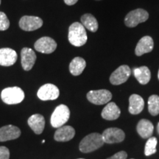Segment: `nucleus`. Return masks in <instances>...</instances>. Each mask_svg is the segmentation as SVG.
<instances>
[{
    "instance_id": "f257e3e1",
    "label": "nucleus",
    "mask_w": 159,
    "mask_h": 159,
    "mask_svg": "<svg viewBox=\"0 0 159 159\" xmlns=\"http://www.w3.org/2000/svg\"><path fill=\"white\" fill-rule=\"evenodd\" d=\"M69 43L75 47H82L87 42L88 37L85 28L81 23L74 22L69 28Z\"/></svg>"
},
{
    "instance_id": "f03ea898",
    "label": "nucleus",
    "mask_w": 159,
    "mask_h": 159,
    "mask_svg": "<svg viewBox=\"0 0 159 159\" xmlns=\"http://www.w3.org/2000/svg\"><path fill=\"white\" fill-rule=\"evenodd\" d=\"M105 144L102 135L93 133L87 135L82 139L79 145L80 150L84 153L93 152L100 148Z\"/></svg>"
},
{
    "instance_id": "7ed1b4c3",
    "label": "nucleus",
    "mask_w": 159,
    "mask_h": 159,
    "mask_svg": "<svg viewBox=\"0 0 159 159\" xmlns=\"http://www.w3.org/2000/svg\"><path fill=\"white\" fill-rule=\"evenodd\" d=\"M1 98L7 105L19 104L25 99V92L19 87H8L2 91Z\"/></svg>"
},
{
    "instance_id": "20e7f679",
    "label": "nucleus",
    "mask_w": 159,
    "mask_h": 159,
    "mask_svg": "<svg viewBox=\"0 0 159 159\" xmlns=\"http://www.w3.org/2000/svg\"><path fill=\"white\" fill-rule=\"evenodd\" d=\"M70 117V111L66 105H60L55 108L51 116L50 122L53 128H58L66 124Z\"/></svg>"
},
{
    "instance_id": "39448f33",
    "label": "nucleus",
    "mask_w": 159,
    "mask_h": 159,
    "mask_svg": "<svg viewBox=\"0 0 159 159\" xmlns=\"http://www.w3.org/2000/svg\"><path fill=\"white\" fill-rule=\"evenodd\" d=\"M149 18V13L144 9H136L125 16V24L128 27H135L139 24L144 22Z\"/></svg>"
},
{
    "instance_id": "423d86ee",
    "label": "nucleus",
    "mask_w": 159,
    "mask_h": 159,
    "mask_svg": "<svg viewBox=\"0 0 159 159\" xmlns=\"http://www.w3.org/2000/svg\"><path fill=\"white\" fill-rule=\"evenodd\" d=\"M89 102L94 105H104L110 102L112 99V94L106 89L93 90L88 92L86 95Z\"/></svg>"
},
{
    "instance_id": "0eeeda50",
    "label": "nucleus",
    "mask_w": 159,
    "mask_h": 159,
    "mask_svg": "<svg viewBox=\"0 0 159 159\" xmlns=\"http://www.w3.org/2000/svg\"><path fill=\"white\" fill-rule=\"evenodd\" d=\"M37 95L41 100H55L58 98L60 91L55 85L52 84V83H47L39 89Z\"/></svg>"
},
{
    "instance_id": "6e6552de",
    "label": "nucleus",
    "mask_w": 159,
    "mask_h": 159,
    "mask_svg": "<svg viewBox=\"0 0 159 159\" xmlns=\"http://www.w3.org/2000/svg\"><path fill=\"white\" fill-rule=\"evenodd\" d=\"M19 25L22 30L34 31L42 27L43 20L38 16H24L20 19Z\"/></svg>"
},
{
    "instance_id": "1a4fd4ad",
    "label": "nucleus",
    "mask_w": 159,
    "mask_h": 159,
    "mask_svg": "<svg viewBox=\"0 0 159 159\" xmlns=\"http://www.w3.org/2000/svg\"><path fill=\"white\" fill-rule=\"evenodd\" d=\"M102 136L106 144H115L123 142L125 138V134L122 129L110 128L103 131Z\"/></svg>"
},
{
    "instance_id": "9d476101",
    "label": "nucleus",
    "mask_w": 159,
    "mask_h": 159,
    "mask_svg": "<svg viewBox=\"0 0 159 159\" xmlns=\"http://www.w3.org/2000/svg\"><path fill=\"white\" fill-rule=\"evenodd\" d=\"M130 69L128 66L122 65L117 68L110 77V82L112 85H118L128 80L130 76Z\"/></svg>"
},
{
    "instance_id": "9b49d317",
    "label": "nucleus",
    "mask_w": 159,
    "mask_h": 159,
    "mask_svg": "<svg viewBox=\"0 0 159 159\" xmlns=\"http://www.w3.org/2000/svg\"><path fill=\"white\" fill-rule=\"evenodd\" d=\"M35 50L43 54H51L57 48V43L50 37L44 36L37 40L35 43Z\"/></svg>"
},
{
    "instance_id": "f8f14e48",
    "label": "nucleus",
    "mask_w": 159,
    "mask_h": 159,
    "mask_svg": "<svg viewBox=\"0 0 159 159\" xmlns=\"http://www.w3.org/2000/svg\"><path fill=\"white\" fill-rule=\"evenodd\" d=\"M36 61V55L30 48L25 47L21 51V66L24 70L30 71L34 66Z\"/></svg>"
},
{
    "instance_id": "ddd939ff",
    "label": "nucleus",
    "mask_w": 159,
    "mask_h": 159,
    "mask_svg": "<svg viewBox=\"0 0 159 159\" xmlns=\"http://www.w3.org/2000/svg\"><path fill=\"white\" fill-rule=\"evenodd\" d=\"M21 136V130L16 126L12 125H5L0 128V142L16 139Z\"/></svg>"
},
{
    "instance_id": "4468645a",
    "label": "nucleus",
    "mask_w": 159,
    "mask_h": 159,
    "mask_svg": "<svg viewBox=\"0 0 159 159\" xmlns=\"http://www.w3.org/2000/svg\"><path fill=\"white\" fill-rule=\"evenodd\" d=\"M18 55L16 52L11 48L0 49V66H11L16 62Z\"/></svg>"
},
{
    "instance_id": "2eb2a0df",
    "label": "nucleus",
    "mask_w": 159,
    "mask_h": 159,
    "mask_svg": "<svg viewBox=\"0 0 159 159\" xmlns=\"http://www.w3.org/2000/svg\"><path fill=\"white\" fill-rule=\"evenodd\" d=\"M75 136V130L69 125H63L60 127L55 131L54 139L57 142H69Z\"/></svg>"
},
{
    "instance_id": "dca6fc26",
    "label": "nucleus",
    "mask_w": 159,
    "mask_h": 159,
    "mask_svg": "<svg viewBox=\"0 0 159 159\" xmlns=\"http://www.w3.org/2000/svg\"><path fill=\"white\" fill-rule=\"evenodd\" d=\"M154 42L150 36H144L137 43L135 53L137 56H142L145 53H149L153 49Z\"/></svg>"
},
{
    "instance_id": "f3484780",
    "label": "nucleus",
    "mask_w": 159,
    "mask_h": 159,
    "mask_svg": "<svg viewBox=\"0 0 159 159\" xmlns=\"http://www.w3.org/2000/svg\"><path fill=\"white\" fill-rule=\"evenodd\" d=\"M29 126L35 134L39 135L43 133L45 128V119L41 114H33L28 119Z\"/></svg>"
},
{
    "instance_id": "a211bd4d",
    "label": "nucleus",
    "mask_w": 159,
    "mask_h": 159,
    "mask_svg": "<svg viewBox=\"0 0 159 159\" xmlns=\"http://www.w3.org/2000/svg\"><path fill=\"white\" fill-rule=\"evenodd\" d=\"M121 114V111L115 102H108L103 108L101 116L104 119L112 121L116 120Z\"/></svg>"
},
{
    "instance_id": "6ab92c4d",
    "label": "nucleus",
    "mask_w": 159,
    "mask_h": 159,
    "mask_svg": "<svg viewBox=\"0 0 159 159\" xmlns=\"http://www.w3.org/2000/svg\"><path fill=\"white\" fill-rule=\"evenodd\" d=\"M136 130L139 136L142 138L149 139L153 134L154 126L153 124L148 119H143L139 122L136 127Z\"/></svg>"
},
{
    "instance_id": "aec40b11",
    "label": "nucleus",
    "mask_w": 159,
    "mask_h": 159,
    "mask_svg": "<svg viewBox=\"0 0 159 159\" xmlns=\"http://www.w3.org/2000/svg\"><path fill=\"white\" fill-rule=\"evenodd\" d=\"M144 107V101L138 94H132L129 98L128 111L131 114L136 115L140 114Z\"/></svg>"
},
{
    "instance_id": "412c9836",
    "label": "nucleus",
    "mask_w": 159,
    "mask_h": 159,
    "mask_svg": "<svg viewBox=\"0 0 159 159\" xmlns=\"http://www.w3.org/2000/svg\"><path fill=\"white\" fill-rule=\"evenodd\" d=\"M85 66L86 62L82 57H76L71 61L69 64V71L74 76H78L83 73Z\"/></svg>"
},
{
    "instance_id": "4be33fe9",
    "label": "nucleus",
    "mask_w": 159,
    "mask_h": 159,
    "mask_svg": "<svg viewBox=\"0 0 159 159\" xmlns=\"http://www.w3.org/2000/svg\"><path fill=\"white\" fill-rule=\"evenodd\" d=\"M134 73L135 77L140 84L146 85L150 82L151 73L148 67L141 66L134 69Z\"/></svg>"
},
{
    "instance_id": "5701e85b",
    "label": "nucleus",
    "mask_w": 159,
    "mask_h": 159,
    "mask_svg": "<svg viewBox=\"0 0 159 159\" xmlns=\"http://www.w3.org/2000/svg\"><path fill=\"white\" fill-rule=\"evenodd\" d=\"M81 24L83 25V27L88 30L95 33L97 31L99 27L98 22L94 16L90 14V13H86V14L83 15L81 16Z\"/></svg>"
},
{
    "instance_id": "b1692460",
    "label": "nucleus",
    "mask_w": 159,
    "mask_h": 159,
    "mask_svg": "<svg viewBox=\"0 0 159 159\" xmlns=\"http://www.w3.org/2000/svg\"><path fill=\"white\" fill-rule=\"evenodd\" d=\"M148 111L152 116L159 114V96L152 95L148 99Z\"/></svg>"
},
{
    "instance_id": "393cba45",
    "label": "nucleus",
    "mask_w": 159,
    "mask_h": 159,
    "mask_svg": "<svg viewBox=\"0 0 159 159\" xmlns=\"http://www.w3.org/2000/svg\"><path fill=\"white\" fill-rule=\"evenodd\" d=\"M158 140L156 137H150L148 139L144 148V154L146 156H150L157 152L156 146Z\"/></svg>"
},
{
    "instance_id": "a878e982",
    "label": "nucleus",
    "mask_w": 159,
    "mask_h": 159,
    "mask_svg": "<svg viewBox=\"0 0 159 159\" xmlns=\"http://www.w3.org/2000/svg\"><path fill=\"white\" fill-rule=\"evenodd\" d=\"M10 27V21L7 15L3 12H0V31L7 30Z\"/></svg>"
},
{
    "instance_id": "bb28decb",
    "label": "nucleus",
    "mask_w": 159,
    "mask_h": 159,
    "mask_svg": "<svg viewBox=\"0 0 159 159\" xmlns=\"http://www.w3.org/2000/svg\"><path fill=\"white\" fill-rule=\"evenodd\" d=\"M10 150L4 146H0V159H9Z\"/></svg>"
},
{
    "instance_id": "cd10ccee",
    "label": "nucleus",
    "mask_w": 159,
    "mask_h": 159,
    "mask_svg": "<svg viewBox=\"0 0 159 159\" xmlns=\"http://www.w3.org/2000/svg\"><path fill=\"white\" fill-rule=\"evenodd\" d=\"M128 157V154L125 151H120V152H116L114 156H112L110 158L107 159H126Z\"/></svg>"
},
{
    "instance_id": "c85d7f7f",
    "label": "nucleus",
    "mask_w": 159,
    "mask_h": 159,
    "mask_svg": "<svg viewBox=\"0 0 159 159\" xmlns=\"http://www.w3.org/2000/svg\"><path fill=\"white\" fill-rule=\"evenodd\" d=\"M64 1V2L67 5H74L75 4H76L77 2H78V0H63Z\"/></svg>"
},
{
    "instance_id": "c756f323",
    "label": "nucleus",
    "mask_w": 159,
    "mask_h": 159,
    "mask_svg": "<svg viewBox=\"0 0 159 159\" xmlns=\"http://www.w3.org/2000/svg\"><path fill=\"white\" fill-rule=\"evenodd\" d=\"M157 131H158V133L159 134V122L158 123V125H157Z\"/></svg>"
},
{
    "instance_id": "7c9ffc66",
    "label": "nucleus",
    "mask_w": 159,
    "mask_h": 159,
    "mask_svg": "<svg viewBox=\"0 0 159 159\" xmlns=\"http://www.w3.org/2000/svg\"><path fill=\"white\" fill-rule=\"evenodd\" d=\"M42 142V144H43V143L45 142V140H44V139H43V140H42V142Z\"/></svg>"
},
{
    "instance_id": "2f4dec72",
    "label": "nucleus",
    "mask_w": 159,
    "mask_h": 159,
    "mask_svg": "<svg viewBox=\"0 0 159 159\" xmlns=\"http://www.w3.org/2000/svg\"><path fill=\"white\" fill-rule=\"evenodd\" d=\"M158 78L159 80V70H158Z\"/></svg>"
},
{
    "instance_id": "473e14b6",
    "label": "nucleus",
    "mask_w": 159,
    "mask_h": 159,
    "mask_svg": "<svg viewBox=\"0 0 159 159\" xmlns=\"http://www.w3.org/2000/svg\"><path fill=\"white\" fill-rule=\"evenodd\" d=\"M0 5H1V0H0Z\"/></svg>"
},
{
    "instance_id": "72a5a7b5",
    "label": "nucleus",
    "mask_w": 159,
    "mask_h": 159,
    "mask_svg": "<svg viewBox=\"0 0 159 159\" xmlns=\"http://www.w3.org/2000/svg\"><path fill=\"white\" fill-rule=\"evenodd\" d=\"M78 159H84V158H78Z\"/></svg>"
},
{
    "instance_id": "f704fd0d",
    "label": "nucleus",
    "mask_w": 159,
    "mask_h": 159,
    "mask_svg": "<svg viewBox=\"0 0 159 159\" xmlns=\"http://www.w3.org/2000/svg\"><path fill=\"white\" fill-rule=\"evenodd\" d=\"M97 1H100V0H97Z\"/></svg>"
},
{
    "instance_id": "c9c22d12",
    "label": "nucleus",
    "mask_w": 159,
    "mask_h": 159,
    "mask_svg": "<svg viewBox=\"0 0 159 159\" xmlns=\"http://www.w3.org/2000/svg\"><path fill=\"white\" fill-rule=\"evenodd\" d=\"M131 159H134V158H131Z\"/></svg>"
}]
</instances>
